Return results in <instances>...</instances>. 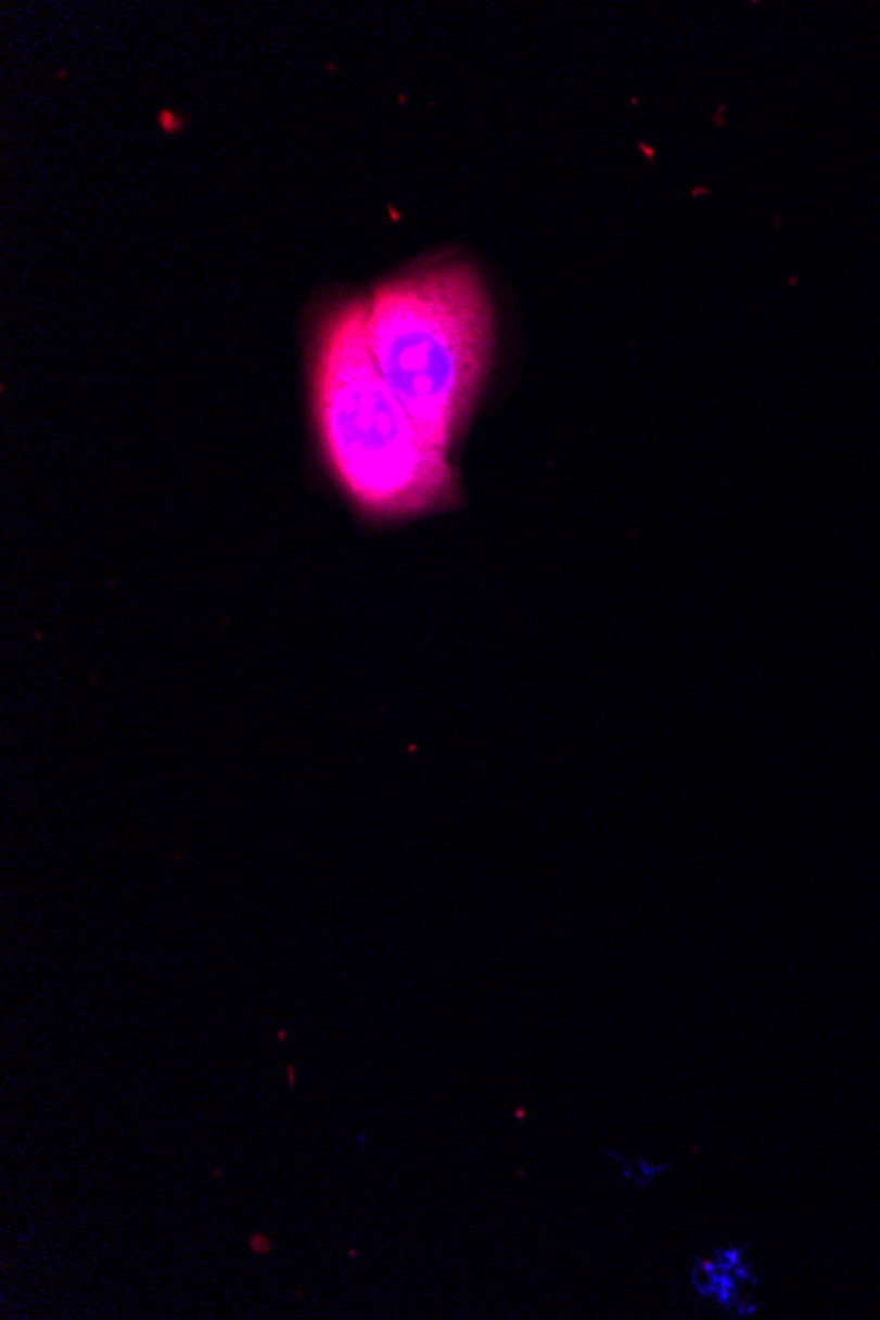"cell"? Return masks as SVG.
Instances as JSON below:
<instances>
[{"label": "cell", "instance_id": "6da1fadb", "mask_svg": "<svg viewBox=\"0 0 880 1320\" xmlns=\"http://www.w3.org/2000/svg\"><path fill=\"white\" fill-rule=\"evenodd\" d=\"M311 414L324 464L365 517L406 520L459 501L441 451L385 383L369 341V300H337L311 341Z\"/></svg>", "mask_w": 880, "mask_h": 1320}, {"label": "cell", "instance_id": "8992f818", "mask_svg": "<svg viewBox=\"0 0 880 1320\" xmlns=\"http://www.w3.org/2000/svg\"><path fill=\"white\" fill-rule=\"evenodd\" d=\"M288 1086H291V1089L295 1086V1065H293V1062H291V1065H288Z\"/></svg>", "mask_w": 880, "mask_h": 1320}, {"label": "cell", "instance_id": "277c9868", "mask_svg": "<svg viewBox=\"0 0 880 1320\" xmlns=\"http://www.w3.org/2000/svg\"><path fill=\"white\" fill-rule=\"evenodd\" d=\"M609 1157H612V1163L617 1165L620 1178L627 1183V1187H633L636 1191H646L654 1187L660 1178H664L669 1172V1159H651V1157H630V1154H620V1152H609Z\"/></svg>", "mask_w": 880, "mask_h": 1320}, {"label": "cell", "instance_id": "5b68a950", "mask_svg": "<svg viewBox=\"0 0 880 1320\" xmlns=\"http://www.w3.org/2000/svg\"><path fill=\"white\" fill-rule=\"evenodd\" d=\"M248 1246H251V1252H254V1255H258V1257H267V1255H272L275 1242H272V1239L267 1236V1233L254 1231V1233H251V1236H248Z\"/></svg>", "mask_w": 880, "mask_h": 1320}, {"label": "cell", "instance_id": "7a4b0ae2", "mask_svg": "<svg viewBox=\"0 0 880 1320\" xmlns=\"http://www.w3.org/2000/svg\"><path fill=\"white\" fill-rule=\"evenodd\" d=\"M369 341L385 383L451 453L485 388L496 346L488 285L459 256L424 259L369 293Z\"/></svg>", "mask_w": 880, "mask_h": 1320}, {"label": "cell", "instance_id": "3957f363", "mask_svg": "<svg viewBox=\"0 0 880 1320\" xmlns=\"http://www.w3.org/2000/svg\"><path fill=\"white\" fill-rule=\"evenodd\" d=\"M756 1286L760 1276L754 1273L747 1246L741 1244H719L691 1265V1289L697 1297L715 1305L725 1316H754L760 1310Z\"/></svg>", "mask_w": 880, "mask_h": 1320}]
</instances>
